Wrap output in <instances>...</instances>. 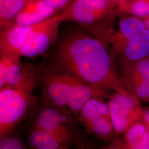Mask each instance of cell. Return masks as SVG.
<instances>
[{
    "label": "cell",
    "instance_id": "cell-5",
    "mask_svg": "<svg viewBox=\"0 0 149 149\" xmlns=\"http://www.w3.org/2000/svg\"><path fill=\"white\" fill-rule=\"evenodd\" d=\"M107 49L118 65L149 57V30L138 17H121Z\"/></svg>",
    "mask_w": 149,
    "mask_h": 149
},
{
    "label": "cell",
    "instance_id": "cell-13",
    "mask_svg": "<svg viewBox=\"0 0 149 149\" xmlns=\"http://www.w3.org/2000/svg\"><path fill=\"white\" fill-rule=\"evenodd\" d=\"M28 147L34 149H68L69 146L53 134L32 125L27 135Z\"/></svg>",
    "mask_w": 149,
    "mask_h": 149
},
{
    "label": "cell",
    "instance_id": "cell-16",
    "mask_svg": "<svg viewBox=\"0 0 149 149\" xmlns=\"http://www.w3.org/2000/svg\"><path fill=\"white\" fill-rule=\"evenodd\" d=\"M27 147L23 140L15 132L0 139V149H24Z\"/></svg>",
    "mask_w": 149,
    "mask_h": 149
},
{
    "label": "cell",
    "instance_id": "cell-14",
    "mask_svg": "<svg viewBox=\"0 0 149 149\" xmlns=\"http://www.w3.org/2000/svg\"><path fill=\"white\" fill-rule=\"evenodd\" d=\"M26 0H0V28L3 30L14 24L16 17L24 9Z\"/></svg>",
    "mask_w": 149,
    "mask_h": 149
},
{
    "label": "cell",
    "instance_id": "cell-21",
    "mask_svg": "<svg viewBox=\"0 0 149 149\" xmlns=\"http://www.w3.org/2000/svg\"><path fill=\"white\" fill-rule=\"evenodd\" d=\"M109 1H112V2H114V3H116V4L118 6V2L117 0H109ZM118 7H119V6H118Z\"/></svg>",
    "mask_w": 149,
    "mask_h": 149
},
{
    "label": "cell",
    "instance_id": "cell-12",
    "mask_svg": "<svg viewBox=\"0 0 149 149\" xmlns=\"http://www.w3.org/2000/svg\"><path fill=\"white\" fill-rule=\"evenodd\" d=\"M123 135L122 139L113 141L108 148L149 149V130L144 122L136 123Z\"/></svg>",
    "mask_w": 149,
    "mask_h": 149
},
{
    "label": "cell",
    "instance_id": "cell-3",
    "mask_svg": "<svg viewBox=\"0 0 149 149\" xmlns=\"http://www.w3.org/2000/svg\"><path fill=\"white\" fill-rule=\"evenodd\" d=\"M63 22L60 13L37 24H14L1 30L0 54L21 57H34L43 54L56 43Z\"/></svg>",
    "mask_w": 149,
    "mask_h": 149
},
{
    "label": "cell",
    "instance_id": "cell-8",
    "mask_svg": "<svg viewBox=\"0 0 149 149\" xmlns=\"http://www.w3.org/2000/svg\"><path fill=\"white\" fill-rule=\"evenodd\" d=\"M103 97H95L86 103L81 109L77 120L87 133L106 142L117 136L112 124L108 103Z\"/></svg>",
    "mask_w": 149,
    "mask_h": 149
},
{
    "label": "cell",
    "instance_id": "cell-20",
    "mask_svg": "<svg viewBox=\"0 0 149 149\" xmlns=\"http://www.w3.org/2000/svg\"><path fill=\"white\" fill-rule=\"evenodd\" d=\"M127 1V0H117L118 2L119 8Z\"/></svg>",
    "mask_w": 149,
    "mask_h": 149
},
{
    "label": "cell",
    "instance_id": "cell-4",
    "mask_svg": "<svg viewBox=\"0 0 149 149\" xmlns=\"http://www.w3.org/2000/svg\"><path fill=\"white\" fill-rule=\"evenodd\" d=\"M120 13L118 6L109 0H72L60 12L63 21L77 23L107 48Z\"/></svg>",
    "mask_w": 149,
    "mask_h": 149
},
{
    "label": "cell",
    "instance_id": "cell-9",
    "mask_svg": "<svg viewBox=\"0 0 149 149\" xmlns=\"http://www.w3.org/2000/svg\"><path fill=\"white\" fill-rule=\"evenodd\" d=\"M112 124L117 135H122L133 125L144 122V111L133 95L115 92L108 103Z\"/></svg>",
    "mask_w": 149,
    "mask_h": 149
},
{
    "label": "cell",
    "instance_id": "cell-11",
    "mask_svg": "<svg viewBox=\"0 0 149 149\" xmlns=\"http://www.w3.org/2000/svg\"><path fill=\"white\" fill-rule=\"evenodd\" d=\"M58 14L52 6L44 0H26V4L16 17L14 24L29 26L37 24Z\"/></svg>",
    "mask_w": 149,
    "mask_h": 149
},
{
    "label": "cell",
    "instance_id": "cell-18",
    "mask_svg": "<svg viewBox=\"0 0 149 149\" xmlns=\"http://www.w3.org/2000/svg\"><path fill=\"white\" fill-rule=\"evenodd\" d=\"M144 123L149 130V109L144 111Z\"/></svg>",
    "mask_w": 149,
    "mask_h": 149
},
{
    "label": "cell",
    "instance_id": "cell-15",
    "mask_svg": "<svg viewBox=\"0 0 149 149\" xmlns=\"http://www.w3.org/2000/svg\"><path fill=\"white\" fill-rule=\"evenodd\" d=\"M120 12H128L141 18L149 15V0H134L127 2L119 8Z\"/></svg>",
    "mask_w": 149,
    "mask_h": 149
},
{
    "label": "cell",
    "instance_id": "cell-2",
    "mask_svg": "<svg viewBox=\"0 0 149 149\" xmlns=\"http://www.w3.org/2000/svg\"><path fill=\"white\" fill-rule=\"evenodd\" d=\"M37 84L43 102L77 119L81 109L91 98L108 97L107 92L86 84L52 58L37 65Z\"/></svg>",
    "mask_w": 149,
    "mask_h": 149
},
{
    "label": "cell",
    "instance_id": "cell-17",
    "mask_svg": "<svg viewBox=\"0 0 149 149\" xmlns=\"http://www.w3.org/2000/svg\"><path fill=\"white\" fill-rule=\"evenodd\" d=\"M48 4L55 9L58 13L65 10L72 0H44Z\"/></svg>",
    "mask_w": 149,
    "mask_h": 149
},
{
    "label": "cell",
    "instance_id": "cell-19",
    "mask_svg": "<svg viewBox=\"0 0 149 149\" xmlns=\"http://www.w3.org/2000/svg\"><path fill=\"white\" fill-rule=\"evenodd\" d=\"M144 22V24L145 26L149 30V15L146 16L143 18H140Z\"/></svg>",
    "mask_w": 149,
    "mask_h": 149
},
{
    "label": "cell",
    "instance_id": "cell-10",
    "mask_svg": "<svg viewBox=\"0 0 149 149\" xmlns=\"http://www.w3.org/2000/svg\"><path fill=\"white\" fill-rule=\"evenodd\" d=\"M126 88L139 100L149 103V57L118 65Z\"/></svg>",
    "mask_w": 149,
    "mask_h": 149
},
{
    "label": "cell",
    "instance_id": "cell-6",
    "mask_svg": "<svg viewBox=\"0 0 149 149\" xmlns=\"http://www.w3.org/2000/svg\"><path fill=\"white\" fill-rule=\"evenodd\" d=\"M37 80L21 85L0 88V139L15 132L17 127L32 114L38 106L33 91Z\"/></svg>",
    "mask_w": 149,
    "mask_h": 149
},
{
    "label": "cell",
    "instance_id": "cell-7",
    "mask_svg": "<svg viewBox=\"0 0 149 149\" xmlns=\"http://www.w3.org/2000/svg\"><path fill=\"white\" fill-rule=\"evenodd\" d=\"M33 114L32 125L48 132L70 147L87 148V140L84 131L77 126L78 120L70 113L61 112L54 107L43 102L37 107Z\"/></svg>",
    "mask_w": 149,
    "mask_h": 149
},
{
    "label": "cell",
    "instance_id": "cell-1",
    "mask_svg": "<svg viewBox=\"0 0 149 149\" xmlns=\"http://www.w3.org/2000/svg\"><path fill=\"white\" fill-rule=\"evenodd\" d=\"M54 46L50 58L86 84L106 92L132 95L106 47L81 28L69 27L59 33Z\"/></svg>",
    "mask_w": 149,
    "mask_h": 149
}]
</instances>
